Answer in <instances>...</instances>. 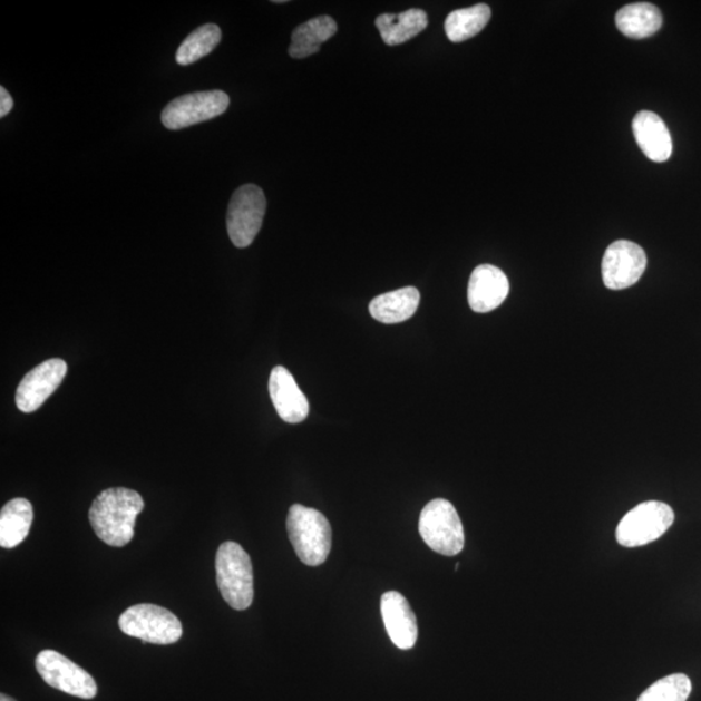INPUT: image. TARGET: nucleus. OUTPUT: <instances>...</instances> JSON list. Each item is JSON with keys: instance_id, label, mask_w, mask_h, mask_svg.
<instances>
[{"instance_id": "nucleus-1", "label": "nucleus", "mask_w": 701, "mask_h": 701, "mask_svg": "<svg viewBox=\"0 0 701 701\" xmlns=\"http://www.w3.org/2000/svg\"><path fill=\"white\" fill-rule=\"evenodd\" d=\"M144 508L145 502L137 491L108 488L93 502L89 519L99 539L111 547H124L133 539L134 525Z\"/></svg>"}, {"instance_id": "nucleus-2", "label": "nucleus", "mask_w": 701, "mask_h": 701, "mask_svg": "<svg viewBox=\"0 0 701 701\" xmlns=\"http://www.w3.org/2000/svg\"><path fill=\"white\" fill-rule=\"evenodd\" d=\"M286 525L291 545L302 563L319 566L327 562L332 549V526L321 512L294 504Z\"/></svg>"}, {"instance_id": "nucleus-3", "label": "nucleus", "mask_w": 701, "mask_h": 701, "mask_svg": "<svg viewBox=\"0 0 701 701\" xmlns=\"http://www.w3.org/2000/svg\"><path fill=\"white\" fill-rule=\"evenodd\" d=\"M216 582L224 601L235 611L247 610L254 601V569L238 543L225 542L217 549Z\"/></svg>"}, {"instance_id": "nucleus-4", "label": "nucleus", "mask_w": 701, "mask_h": 701, "mask_svg": "<svg viewBox=\"0 0 701 701\" xmlns=\"http://www.w3.org/2000/svg\"><path fill=\"white\" fill-rule=\"evenodd\" d=\"M419 530L423 542L440 555H459L466 545L458 510L446 499H435L425 506Z\"/></svg>"}, {"instance_id": "nucleus-5", "label": "nucleus", "mask_w": 701, "mask_h": 701, "mask_svg": "<svg viewBox=\"0 0 701 701\" xmlns=\"http://www.w3.org/2000/svg\"><path fill=\"white\" fill-rule=\"evenodd\" d=\"M118 626L124 634L153 644L176 643L183 636L176 614L155 604L130 606L118 619Z\"/></svg>"}, {"instance_id": "nucleus-6", "label": "nucleus", "mask_w": 701, "mask_h": 701, "mask_svg": "<svg viewBox=\"0 0 701 701\" xmlns=\"http://www.w3.org/2000/svg\"><path fill=\"white\" fill-rule=\"evenodd\" d=\"M674 512L663 502L641 503L621 519L616 539L622 547L635 548L650 545L669 530L674 523Z\"/></svg>"}, {"instance_id": "nucleus-7", "label": "nucleus", "mask_w": 701, "mask_h": 701, "mask_svg": "<svg viewBox=\"0 0 701 701\" xmlns=\"http://www.w3.org/2000/svg\"><path fill=\"white\" fill-rule=\"evenodd\" d=\"M266 211L264 192L256 185H243L234 192L227 208V234L235 247L246 249L262 230Z\"/></svg>"}, {"instance_id": "nucleus-8", "label": "nucleus", "mask_w": 701, "mask_h": 701, "mask_svg": "<svg viewBox=\"0 0 701 701\" xmlns=\"http://www.w3.org/2000/svg\"><path fill=\"white\" fill-rule=\"evenodd\" d=\"M230 104V96L222 90L186 94L163 109L162 121L169 130L185 129L225 114Z\"/></svg>"}, {"instance_id": "nucleus-9", "label": "nucleus", "mask_w": 701, "mask_h": 701, "mask_svg": "<svg viewBox=\"0 0 701 701\" xmlns=\"http://www.w3.org/2000/svg\"><path fill=\"white\" fill-rule=\"evenodd\" d=\"M36 668L49 687L66 692L70 697L90 700L97 697L96 680L61 653L45 650L38 653Z\"/></svg>"}, {"instance_id": "nucleus-10", "label": "nucleus", "mask_w": 701, "mask_h": 701, "mask_svg": "<svg viewBox=\"0 0 701 701\" xmlns=\"http://www.w3.org/2000/svg\"><path fill=\"white\" fill-rule=\"evenodd\" d=\"M648 256L644 250L634 242L616 241L605 250L602 274L605 288L624 290L641 280Z\"/></svg>"}, {"instance_id": "nucleus-11", "label": "nucleus", "mask_w": 701, "mask_h": 701, "mask_svg": "<svg viewBox=\"0 0 701 701\" xmlns=\"http://www.w3.org/2000/svg\"><path fill=\"white\" fill-rule=\"evenodd\" d=\"M67 372L68 366L62 359L46 360L31 369L16 390V406L23 413L36 412L57 391Z\"/></svg>"}, {"instance_id": "nucleus-12", "label": "nucleus", "mask_w": 701, "mask_h": 701, "mask_svg": "<svg viewBox=\"0 0 701 701\" xmlns=\"http://www.w3.org/2000/svg\"><path fill=\"white\" fill-rule=\"evenodd\" d=\"M509 281L498 266L483 264L473 271L468 285V302L477 313L491 312L506 301Z\"/></svg>"}, {"instance_id": "nucleus-13", "label": "nucleus", "mask_w": 701, "mask_h": 701, "mask_svg": "<svg viewBox=\"0 0 701 701\" xmlns=\"http://www.w3.org/2000/svg\"><path fill=\"white\" fill-rule=\"evenodd\" d=\"M381 613L386 632L392 643L400 650L413 649L419 636V627L407 598L397 591H389L381 598Z\"/></svg>"}, {"instance_id": "nucleus-14", "label": "nucleus", "mask_w": 701, "mask_h": 701, "mask_svg": "<svg viewBox=\"0 0 701 701\" xmlns=\"http://www.w3.org/2000/svg\"><path fill=\"white\" fill-rule=\"evenodd\" d=\"M270 396L275 411L283 421L299 423L309 417V399L299 389L295 378L286 368H273L270 377Z\"/></svg>"}, {"instance_id": "nucleus-15", "label": "nucleus", "mask_w": 701, "mask_h": 701, "mask_svg": "<svg viewBox=\"0 0 701 701\" xmlns=\"http://www.w3.org/2000/svg\"><path fill=\"white\" fill-rule=\"evenodd\" d=\"M633 133L637 146L650 160L664 163L673 154V140L666 124L655 113H637L633 120Z\"/></svg>"}, {"instance_id": "nucleus-16", "label": "nucleus", "mask_w": 701, "mask_h": 701, "mask_svg": "<svg viewBox=\"0 0 701 701\" xmlns=\"http://www.w3.org/2000/svg\"><path fill=\"white\" fill-rule=\"evenodd\" d=\"M420 291L409 286L378 295L369 304V312L383 324H399L411 319L419 309Z\"/></svg>"}, {"instance_id": "nucleus-17", "label": "nucleus", "mask_w": 701, "mask_h": 701, "mask_svg": "<svg viewBox=\"0 0 701 701\" xmlns=\"http://www.w3.org/2000/svg\"><path fill=\"white\" fill-rule=\"evenodd\" d=\"M428 14L420 8H412L398 14L383 13L376 19V27L380 30L383 42L397 46L419 36L428 27Z\"/></svg>"}, {"instance_id": "nucleus-18", "label": "nucleus", "mask_w": 701, "mask_h": 701, "mask_svg": "<svg viewBox=\"0 0 701 701\" xmlns=\"http://www.w3.org/2000/svg\"><path fill=\"white\" fill-rule=\"evenodd\" d=\"M338 30L334 19L330 16H319L299 26L291 36L289 55L293 59H304L317 53L321 45L329 41Z\"/></svg>"}, {"instance_id": "nucleus-19", "label": "nucleus", "mask_w": 701, "mask_h": 701, "mask_svg": "<svg viewBox=\"0 0 701 701\" xmlns=\"http://www.w3.org/2000/svg\"><path fill=\"white\" fill-rule=\"evenodd\" d=\"M33 517V506L29 500L16 498L8 502L0 512V546L10 549L26 541Z\"/></svg>"}, {"instance_id": "nucleus-20", "label": "nucleus", "mask_w": 701, "mask_h": 701, "mask_svg": "<svg viewBox=\"0 0 701 701\" xmlns=\"http://www.w3.org/2000/svg\"><path fill=\"white\" fill-rule=\"evenodd\" d=\"M616 26L622 35L643 39L655 35L663 26V14L651 3L627 4L617 12Z\"/></svg>"}, {"instance_id": "nucleus-21", "label": "nucleus", "mask_w": 701, "mask_h": 701, "mask_svg": "<svg viewBox=\"0 0 701 701\" xmlns=\"http://www.w3.org/2000/svg\"><path fill=\"white\" fill-rule=\"evenodd\" d=\"M491 19V8L477 4L463 10H456L447 16L445 30L451 42L467 41L483 31Z\"/></svg>"}, {"instance_id": "nucleus-22", "label": "nucleus", "mask_w": 701, "mask_h": 701, "mask_svg": "<svg viewBox=\"0 0 701 701\" xmlns=\"http://www.w3.org/2000/svg\"><path fill=\"white\" fill-rule=\"evenodd\" d=\"M223 33L216 23H206L194 30L178 47L176 61L179 66H191L207 57L222 42Z\"/></svg>"}, {"instance_id": "nucleus-23", "label": "nucleus", "mask_w": 701, "mask_h": 701, "mask_svg": "<svg viewBox=\"0 0 701 701\" xmlns=\"http://www.w3.org/2000/svg\"><path fill=\"white\" fill-rule=\"evenodd\" d=\"M692 684L687 674H671L643 692L637 701H688Z\"/></svg>"}, {"instance_id": "nucleus-24", "label": "nucleus", "mask_w": 701, "mask_h": 701, "mask_svg": "<svg viewBox=\"0 0 701 701\" xmlns=\"http://www.w3.org/2000/svg\"><path fill=\"white\" fill-rule=\"evenodd\" d=\"M12 107H13V99L10 96V93H8L2 86V88H0V117L3 118L8 114H10Z\"/></svg>"}, {"instance_id": "nucleus-25", "label": "nucleus", "mask_w": 701, "mask_h": 701, "mask_svg": "<svg viewBox=\"0 0 701 701\" xmlns=\"http://www.w3.org/2000/svg\"><path fill=\"white\" fill-rule=\"evenodd\" d=\"M0 701H16L14 699H12L11 697H8L6 694L0 695Z\"/></svg>"}]
</instances>
